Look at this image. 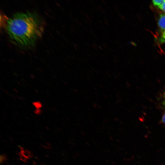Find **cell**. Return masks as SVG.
Here are the masks:
<instances>
[{
	"label": "cell",
	"instance_id": "cell-1",
	"mask_svg": "<svg viewBox=\"0 0 165 165\" xmlns=\"http://www.w3.org/2000/svg\"><path fill=\"white\" fill-rule=\"evenodd\" d=\"M6 28L13 42L26 47L33 46L43 31L40 18L36 13L31 12L15 13L7 20Z\"/></svg>",
	"mask_w": 165,
	"mask_h": 165
},
{
	"label": "cell",
	"instance_id": "cell-2",
	"mask_svg": "<svg viewBox=\"0 0 165 165\" xmlns=\"http://www.w3.org/2000/svg\"><path fill=\"white\" fill-rule=\"evenodd\" d=\"M158 25L160 29L162 32L165 30V13L160 15L158 21Z\"/></svg>",
	"mask_w": 165,
	"mask_h": 165
},
{
	"label": "cell",
	"instance_id": "cell-3",
	"mask_svg": "<svg viewBox=\"0 0 165 165\" xmlns=\"http://www.w3.org/2000/svg\"><path fill=\"white\" fill-rule=\"evenodd\" d=\"M165 0H154L152 1L154 6L157 7L161 5L165 1Z\"/></svg>",
	"mask_w": 165,
	"mask_h": 165
},
{
	"label": "cell",
	"instance_id": "cell-4",
	"mask_svg": "<svg viewBox=\"0 0 165 165\" xmlns=\"http://www.w3.org/2000/svg\"><path fill=\"white\" fill-rule=\"evenodd\" d=\"M33 104L36 109H40L42 106L41 103L39 101L34 102H33Z\"/></svg>",
	"mask_w": 165,
	"mask_h": 165
},
{
	"label": "cell",
	"instance_id": "cell-5",
	"mask_svg": "<svg viewBox=\"0 0 165 165\" xmlns=\"http://www.w3.org/2000/svg\"><path fill=\"white\" fill-rule=\"evenodd\" d=\"M159 42L161 44L165 43V30L162 32V34L159 38Z\"/></svg>",
	"mask_w": 165,
	"mask_h": 165
},
{
	"label": "cell",
	"instance_id": "cell-6",
	"mask_svg": "<svg viewBox=\"0 0 165 165\" xmlns=\"http://www.w3.org/2000/svg\"><path fill=\"white\" fill-rule=\"evenodd\" d=\"M157 7L165 13V1L161 5Z\"/></svg>",
	"mask_w": 165,
	"mask_h": 165
},
{
	"label": "cell",
	"instance_id": "cell-7",
	"mask_svg": "<svg viewBox=\"0 0 165 165\" xmlns=\"http://www.w3.org/2000/svg\"><path fill=\"white\" fill-rule=\"evenodd\" d=\"M161 123L165 126V113H164L163 115V116L161 120Z\"/></svg>",
	"mask_w": 165,
	"mask_h": 165
},
{
	"label": "cell",
	"instance_id": "cell-8",
	"mask_svg": "<svg viewBox=\"0 0 165 165\" xmlns=\"http://www.w3.org/2000/svg\"><path fill=\"white\" fill-rule=\"evenodd\" d=\"M34 112L37 115H39L41 113V111L40 109H36Z\"/></svg>",
	"mask_w": 165,
	"mask_h": 165
},
{
	"label": "cell",
	"instance_id": "cell-9",
	"mask_svg": "<svg viewBox=\"0 0 165 165\" xmlns=\"http://www.w3.org/2000/svg\"><path fill=\"white\" fill-rule=\"evenodd\" d=\"M162 105L164 108L165 109V91L163 94V99L162 101Z\"/></svg>",
	"mask_w": 165,
	"mask_h": 165
}]
</instances>
